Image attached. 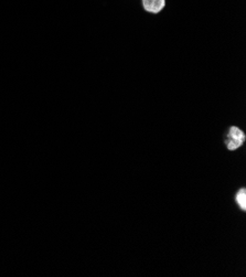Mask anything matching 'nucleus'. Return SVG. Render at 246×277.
<instances>
[{
	"label": "nucleus",
	"mask_w": 246,
	"mask_h": 277,
	"mask_svg": "<svg viewBox=\"0 0 246 277\" xmlns=\"http://www.w3.org/2000/svg\"><path fill=\"white\" fill-rule=\"evenodd\" d=\"M144 10L149 14H159L166 7V0H141Z\"/></svg>",
	"instance_id": "2"
},
{
	"label": "nucleus",
	"mask_w": 246,
	"mask_h": 277,
	"mask_svg": "<svg viewBox=\"0 0 246 277\" xmlns=\"http://www.w3.org/2000/svg\"><path fill=\"white\" fill-rule=\"evenodd\" d=\"M245 141L244 132L240 130L238 127H231L228 131V138L226 141V145L229 151H235L243 145Z\"/></svg>",
	"instance_id": "1"
},
{
	"label": "nucleus",
	"mask_w": 246,
	"mask_h": 277,
	"mask_svg": "<svg viewBox=\"0 0 246 277\" xmlns=\"http://www.w3.org/2000/svg\"><path fill=\"white\" fill-rule=\"evenodd\" d=\"M236 202L238 207L245 211L246 210V191L245 189H240L236 195Z\"/></svg>",
	"instance_id": "3"
}]
</instances>
